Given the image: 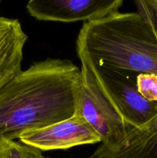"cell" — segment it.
Listing matches in <instances>:
<instances>
[{
    "label": "cell",
    "mask_w": 157,
    "mask_h": 158,
    "mask_svg": "<svg viewBox=\"0 0 157 158\" xmlns=\"http://www.w3.org/2000/svg\"><path fill=\"white\" fill-rule=\"evenodd\" d=\"M138 12L148 23L157 27V0H134Z\"/></svg>",
    "instance_id": "11"
},
{
    "label": "cell",
    "mask_w": 157,
    "mask_h": 158,
    "mask_svg": "<svg viewBox=\"0 0 157 158\" xmlns=\"http://www.w3.org/2000/svg\"><path fill=\"white\" fill-rule=\"evenodd\" d=\"M81 68L90 77L112 110L132 128L143 126L157 114V102L148 101L139 93L136 73L101 66L78 56Z\"/></svg>",
    "instance_id": "3"
},
{
    "label": "cell",
    "mask_w": 157,
    "mask_h": 158,
    "mask_svg": "<svg viewBox=\"0 0 157 158\" xmlns=\"http://www.w3.org/2000/svg\"><path fill=\"white\" fill-rule=\"evenodd\" d=\"M81 70L72 61L46 59L21 70L0 89V141L72 117Z\"/></svg>",
    "instance_id": "1"
},
{
    "label": "cell",
    "mask_w": 157,
    "mask_h": 158,
    "mask_svg": "<svg viewBox=\"0 0 157 158\" xmlns=\"http://www.w3.org/2000/svg\"><path fill=\"white\" fill-rule=\"evenodd\" d=\"M0 158H49L39 149L21 141L2 140L0 141Z\"/></svg>",
    "instance_id": "9"
},
{
    "label": "cell",
    "mask_w": 157,
    "mask_h": 158,
    "mask_svg": "<svg viewBox=\"0 0 157 158\" xmlns=\"http://www.w3.org/2000/svg\"><path fill=\"white\" fill-rule=\"evenodd\" d=\"M123 0H29V15L40 21H92L118 12Z\"/></svg>",
    "instance_id": "6"
},
{
    "label": "cell",
    "mask_w": 157,
    "mask_h": 158,
    "mask_svg": "<svg viewBox=\"0 0 157 158\" xmlns=\"http://www.w3.org/2000/svg\"><path fill=\"white\" fill-rule=\"evenodd\" d=\"M18 140L42 151L101 143L96 131L78 114L52 124L27 131L22 134Z\"/></svg>",
    "instance_id": "5"
},
{
    "label": "cell",
    "mask_w": 157,
    "mask_h": 158,
    "mask_svg": "<svg viewBox=\"0 0 157 158\" xmlns=\"http://www.w3.org/2000/svg\"><path fill=\"white\" fill-rule=\"evenodd\" d=\"M89 158H157V114L113 148L99 147Z\"/></svg>",
    "instance_id": "7"
},
{
    "label": "cell",
    "mask_w": 157,
    "mask_h": 158,
    "mask_svg": "<svg viewBox=\"0 0 157 158\" xmlns=\"http://www.w3.org/2000/svg\"><path fill=\"white\" fill-rule=\"evenodd\" d=\"M136 85L139 93L146 100L157 102V75L153 73H138Z\"/></svg>",
    "instance_id": "10"
},
{
    "label": "cell",
    "mask_w": 157,
    "mask_h": 158,
    "mask_svg": "<svg viewBox=\"0 0 157 158\" xmlns=\"http://www.w3.org/2000/svg\"><path fill=\"white\" fill-rule=\"evenodd\" d=\"M27 39L18 19L0 17V89L22 70Z\"/></svg>",
    "instance_id": "8"
},
{
    "label": "cell",
    "mask_w": 157,
    "mask_h": 158,
    "mask_svg": "<svg viewBox=\"0 0 157 158\" xmlns=\"http://www.w3.org/2000/svg\"><path fill=\"white\" fill-rule=\"evenodd\" d=\"M76 50L101 66L157 75V27L139 12L118 11L85 22Z\"/></svg>",
    "instance_id": "2"
},
{
    "label": "cell",
    "mask_w": 157,
    "mask_h": 158,
    "mask_svg": "<svg viewBox=\"0 0 157 158\" xmlns=\"http://www.w3.org/2000/svg\"><path fill=\"white\" fill-rule=\"evenodd\" d=\"M76 97L75 114L83 116L101 138L99 147L113 148L133 128L126 125L112 110L108 102L85 71Z\"/></svg>",
    "instance_id": "4"
},
{
    "label": "cell",
    "mask_w": 157,
    "mask_h": 158,
    "mask_svg": "<svg viewBox=\"0 0 157 158\" xmlns=\"http://www.w3.org/2000/svg\"><path fill=\"white\" fill-rule=\"evenodd\" d=\"M3 0H0V6H1V3H2V2Z\"/></svg>",
    "instance_id": "12"
}]
</instances>
